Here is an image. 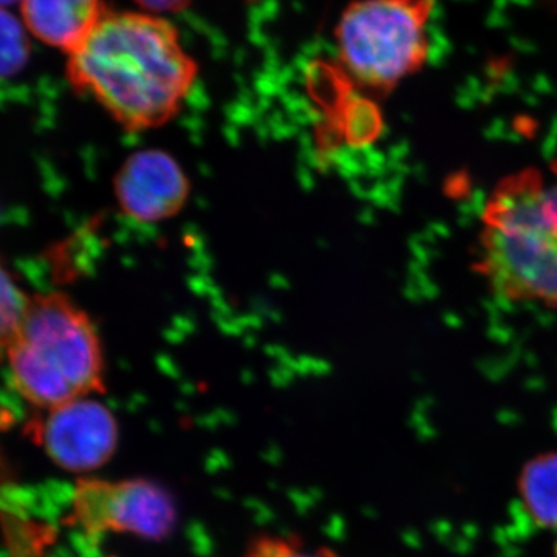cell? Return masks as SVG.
Wrapping results in <instances>:
<instances>
[{"label": "cell", "mask_w": 557, "mask_h": 557, "mask_svg": "<svg viewBox=\"0 0 557 557\" xmlns=\"http://www.w3.org/2000/svg\"><path fill=\"white\" fill-rule=\"evenodd\" d=\"M247 557H339L332 549L311 548L296 537L259 536L249 544Z\"/></svg>", "instance_id": "obj_11"}, {"label": "cell", "mask_w": 557, "mask_h": 557, "mask_svg": "<svg viewBox=\"0 0 557 557\" xmlns=\"http://www.w3.org/2000/svg\"><path fill=\"white\" fill-rule=\"evenodd\" d=\"M435 0H357L335 36L343 67L364 89L388 91L423 67Z\"/></svg>", "instance_id": "obj_4"}, {"label": "cell", "mask_w": 557, "mask_h": 557, "mask_svg": "<svg viewBox=\"0 0 557 557\" xmlns=\"http://www.w3.org/2000/svg\"><path fill=\"white\" fill-rule=\"evenodd\" d=\"M555 557H557V542H556Z\"/></svg>", "instance_id": "obj_14"}, {"label": "cell", "mask_w": 557, "mask_h": 557, "mask_svg": "<svg viewBox=\"0 0 557 557\" xmlns=\"http://www.w3.org/2000/svg\"><path fill=\"white\" fill-rule=\"evenodd\" d=\"M14 2H21V0H0V9H3V7H9Z\"/></svg>", "instance_id": "obj_13"}, {"label": "cell", "mask_w": 557, "mask_h": 557, "mask_svg": "<svg viewBox=\"0 0 557 557\" xmlns=\"http://www.w3.org/2000/svg\"><path fill=\"white\" fill-rule=\"evenodd\" d=\"M485 223L509 287L557 309V160L548 174L527 168L502 178L487 197Z\"/></svg>", "instance_id": "obj_3"}, {"label": "cell", "mask_w": 557, "mask_h": 557, "mask_svg": "<svg viewBox=\"0 0 557 557\" xmlns=\"http://www.w3.org/2000/svg\"><path fill=\"white\" fill-rule=\"evenodd\" d=\"M38 440L65 471H94L115 453L119 424L108 406L81 398L50 409L39 423Z\"/></svg>", "instance_id": "obj_6"}, {"label": "cell", "mask_w": 557, "mask_h": 557, "mask_svg": "<svg viewBox=\"0 0 557 557\" xmlns=\"http://www.w3.org/2000/svg\"><path fill=\"white\" fill-rule=\"evenodd\" d=\"M7 358L14 387L42 409L104 392V355L86 311L61 293L28 300Z\"/></svg>", "instance_id": "obj_2"}, {"label": "cell", "mask_w": 557, "mask_h": 557, "mask_svg": "<svg viewBox=\"0 0 557 557\" xmlns=\"http://www.w3.org/2000/svg\"><path fill=\"white\" fill-rule=\"evenodd\" d=\"M189 182L170 153L159 149L135 152L115 177L121 211L141 223L163 222L182 211L189 197Z\"/></svg>", "instance_id": "obj_7"}, {"label": "cell", "mask_w": 557, "mask_h": 557, "mask_svg": "<svg viewBox=\"0 0 557 557\" xmlns=\"http://www.w3.org/2000/svg\"><path fill=\"white\" fill-rule=\"evenodd\" d=\"M141 9L152 13H178L189 5L190 0H137Z\"/></svg>", "instance_id": "obj_12"}, {"label": "cell", "mask_w": 557, "mask_h": 557, "mask_svg": "<svg viewBox=\"0 0 557 557\" xmlns=\"http://www.w3.org/2000/svg\"><path fill=\"white\" fill-rule=\"evenodd\" d=\"M177 519L170 491L150 480L86 479L75 487L72 520L89 534L129 533L161 541Z\"/></svg>", "instance_id": "obj_5"}, {"label": "cell", "mask_w": 557, "mask_h": 557, "mask_svg": "<svg viewBox=\"0 0 557 557\" xmlns=\"http://www.w3.org/2000/svg\"><path fill=\"white\" fill-rule=\"evenodd\" d=\"M197 76V62L183 49L177 28L150 13L109 11L67 62L72 86L129 132L174 120Z\"/></svg>", "instance_id": "obj_1"}, {"label": "cell", "mask_w": 557, "mask_h": 557, "mask_svg": "<svg viewBox=\"0 0 557 557\" xmlns=\"http://www.w3.org/2000/svg\"><path fill=\"white\" fill-rule=\"evenodd\" d=\"M30 57L27 33L13 14L0 9V78L17 75Z\"/></svg>", "instance_id": "obj_10"}, {"label": "cell", "mask_w": 557, "mask_h": 557, "mask_svg": "<svg viewBox=\"0 0 557 557\" xmlns=\"http://www.w3.org/2000/svg\"><path fill=\"white\" fill-rule=\"evenodd\" d=\"M22 17L42 42L72 54L109 13L102 0H21Z\"/></svg>", "instance_id": "obj_8"}, {"label": "cell", "mask_w": 557, "mask_h": 557, "mask_svg": "<svg viewBox=\"0 0 557 557\" xmlns=\"http://www.w3.org/2000/svg\"><path fill=\"white\" fill-rule=\"evenodd\" d=\"M518 486L531 522L542 530H557V453L531 458L520 472Z\"/></svg>", "instance_id": "obj_9"}]
</instances>
